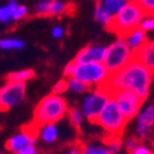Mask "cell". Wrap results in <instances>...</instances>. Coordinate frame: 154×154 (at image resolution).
Returning a JSON list of instances; mask_svg holds the SVG:
<instances>
[{
  "mask_svg": "<svg viewBox=\"0 0 154 154\" xmlns=\"http://www.w3.org/2000/svg\"><path fill=\"white\" fill-rule=\"evenodd\" d=\"M37 137H38V127L35 126L33 123H31L30 126L25 127L19 133L10 137L8 139L5 147L9 152L15 153L17 149H20L23 146L30 144V143H35Z\"/></svg>",
  "mask_w": 154,
  "mask_h": 154,
  "instance_id": "10",
  "label": "cell"
},
{
  "mask_svg": "<svg viewBox=\"0 0 154 154\" xmlns=\"http://www.w3.org/2000/svg\"><path fill=\"white\" fill-rule=\"evenodd\" d=\"M137 125L152 128L154 125V105H149L143 110H139L137 115Z\"/></svg>",
  "mask_w": 154,
  "mask_h": 154,
  "instance_id": "16",
  "label": "cell"
},
{
  "mask_svg": "<svg viewBox=\"0 0 154 154\" xmlns=\"http://www.w3.org/2000/svg\"><path fill=\"white\" fill-rule=\"evenodd\" d=\"M131 154H154V153H153V150L150 148H148V147H146L143 144H139L134 150L131 152Z\"/></svg>",
  "mask_w": 154,
  "mask_h": 154,
  "instance_id": "33",
  "label": "cell"
},
{
  "mask_svg": "<svg viewBox=\"0 0 154 154\" xmlns=\"http://www.w3.org/2000/svg\"><path fill=\"white\" fill-rule=\"evenodd\" d=\"M111 96L112 93L109 90L106 85L97 86L93 90H89L82 102V112L84 117L90 122H95V120L97 119L100 112L104 110Z\"/></svg>",
  "mask_w": 154,
  "mask_h": 154,
  "instance_id": "6",
  "label": "cell"
},
{
  "mask_svg": "<svg viewBox=\"0 0 154 154\" xmlns=\"http://www.w3.org/2000/svg\"><path fill=\"white\" fill-rule=\"evenodd\" d=\"M112 97L116 100L117 105L123 113V116L130 121L134 119L143 104V99L130 90H116L112 91Z\"/></svg>",
  "mask_w": 154,
  "mask_h": 154,
  "instance_id": "9",
  "label": "cell"
},
{
  "mask_svg": "<svg viewBox=\"0 0 154 154\" xmlns=\"http://www.w3.org/2000/svg\"><path fill=\"white\" fill-rule=\"evenodd\" d=\"M67 84H68V90L73 94H84V93H88L91 89V88H89L86 84H84L83 82L73 78V76H68Z\"/></svg>",
  "mask_w": 154,
  "mask_h": 154,
  "instance_id": "21",
  "label": "cell"
},
{
  "mask_svg": "<svg viewBox=\"0 0 154 154\" xmlns=\"http://www.w3.org/2000/svg\"><path fill=\"white\" fill-rule=\"evenodd\" d=\"M107 47L105 46H86L75 56V63H104Z\"/></svg>",
  "mask_w": 154,
  "mask_h": 154,
  "instance_id": "11",
  "label": "cell"
},
{
  "mask_svg": "<svg viewBox=\"0 0 154 154\" xmlns=\"http://www.w3.org/2000/svg\"><path fill=\"white\" fill-rule=\"evenodd\" d=\"M9 6H10V10H11V19H12V21L22 20V19H25L29 15V9L25 5L17 4L15 0H10Z\"/></svg>",
  "mask_w": 154,
  "mask_h": 154,
  "instance_id": "18",
  "label": "cell"
},
{
  "mask_svg": "<svg viewBox=\"0 0 154 154\" xmlns=\"http://www.w3.org/2000/svg\"><path fill=\"white\" fill-rule=\"evenodd\" d=\"M127 122L128 120L121 112L116 100L111 96L94 123L99 125L109 136H121L125 131Z\"/></svg>",
  "mask_w": 154,
  "mask_h": 154,
  "instance_id": "4",
  "label": "cell"
},
{
  "mask_svg": "<svg viewBox=\"0 0 154 154\" xmlns=\"http://www.w3.org/2000/svg\"><path fill=\"white\" fill-rule=\"evenodd\" d=\"M139 5L146 11V14H154V0H140Z\"/></svg>",
  "mask_w": 154,
  "mask_h": 154,
  "instance_id": "32",
  "label": "cell"
},
{
  "mask_svg": "<svg viewBox=\"0 0 154 154\" xmlns=\"http://www.w3.org/2000/svg\"><path fill=\"white\" fill-rule=\"evenodd\" d=\"M64 33H66V31H64V29L62 26H54L52 29V37L53 38H57V40L62 38L64 36Z\"/></svg>",
  "mask_w": 154,
  "mask_h": 154,
  "instance_id": "34",
  "label": "cell"
},
{
  "mask_svg": "<svg viewBox=\"0 0 154 154\" xmlns=\"http://www.w3.org/2000/svg\"><path fill=\"white\" fill-rule=\"evenodd\" d=\"M68 102L62 95L49 94L37 104L33 111L32 123L40 127L46 123H56L68 113Z\"/></svg>",
  "mask_w": 154,
  "mask_h": 154,
  "instance_id": "2",
  "label": "cell"
},
{
  "mask_svg": "<svg viewBox=\"0 0 154 154\" xmlns=\"http://www.w3.org/2000/svg\"><path fill=\"white\" fill-rule=\"evenodd\" d=\"M69 9V5L67 3H64L63 0H53L52 4V16L54 15H60L67 12Z\"/></svg>",
  "mask_w": 154,
  "mask_h": 154,
  "instance_id": "25",
  "label": "cell"
},
{
  "mask_svg": "<svg viewBox=\"0 0 154 154\" xmlns=\"http://www.w3.org/2000/svg\"><path fill=\"white\" fill-rule=\"evenodd\" d=\"M133 58H134V53L125 42V38L119 37L116 41L112 42L107 47L104 64L107 68L109 73L112 74L115 72L120 70L122 67H125Z\"/></svg>",
  "mask_w": 154,
  "mask_h": 154,
  "instance_id": "7",
  "label": "cell"
},
{
  "mask_svg": "<svg viewBox=\"0 0 154 154\" xmlns=\"http://www.w3.org/2000/svg\"><path fill=\"white\" fill-rule=\"evenodd\" d=\"M52 4L53 0H40L33 8L35 15L40 17L52 16Z\"/></svg>",
  "mask_w": 154,
  "mask_h": 154,
  "instance_id": "20",
  "label": "cell"
},
{
  "mask_svg": "<svg viewBox=\"0 0 154 154\" xmlns=\"http://www.w3.org/2000/svg\"><path fill=\"white\" fill-rule=\"evenodd\" d=\"M134 58L144 64L154 76V41H147L138 51H136Z\"/></svg>",
  "mask_w": 154,
  "mask_h": 154,
  "instance_id": "12",
  "label": "cell"
},
{
  "mask_svg": "<svg viewBox=\"0 0 154 154\" xmlns=\"http://www.w3.org/2000/svg\"><path fill=\"white\" fill-rule=\"evenodd\" d=\"M67 154H84V148H79V147H75L68 150Z\"/></svg>",
  "mask_w": 154,
  "mask_h": 154,
  "instance_id": "35",
  "label": "cell"
},
{
  "mask_svg": "<svg viewBox=\"0 0 154 154\" xmlns=\"http://www.w3.org/2000/svg\"><path fill=\"white\" fill-rule=\"evenodd\" d=\"M70 76L83 82L89 88H97V86L106 85L110 73L104 63H75L74 62L73 72Z\"/></svg>",
  "mask_w": 154,
  "mask_h": 154,
  "instance_id": "5",
  "label": "cell"
},
{
  "mask_svg": "<svg viewBox=\"0 0 154 154\" xmlns=\"http://www.w3.org/2000/svg\"><path fill=\"white\" fill-rule=\"evenodd\" d=\"M14 154H40V153L37 152L35 143H30V144H26V146L21 147L20 149H17Z\"/></svg>",
  "mask_w": 154,
  "mask_h": 154,
  "instance_id": "30",
  "label": "cell"
},
{
  "mask_svg": "<svg viewBox=\"0 0 154 154\" xmlns=\"http://www.w3.org/2000/svg\"><path fill=\"white\" fill-rule=\"evenodd\" d=\"M3 2H10V0H3Z\"/></svg>",
  "mask_w": 154,
  "mask_h": 154,
  "instance_id": "38",
  "label": "cell"
},
{
  "mask_svg": "<svg viewBox=\"0 0 154 154\" xmlns=\"http://www.w3.org/2000/svg\"><path fill=\"white\" fill-rule=\"evenodd\" d=\"M139 27L142 29L144 32L154 31V14H146L143 20L140 21Z\"/></svg>",
  "mask_w": 154,
  "mask_h": 154,
  "instance_id": "27",
  "label": "cell"
},
{
  "mask_svg": "<svg viewBox=\"0 0 154 154\" xmlns=\"http://www.w3.org/2000/svg\"><path fill=\"white\" fill-rule=\"evenodd\" d=\"M125 42L127 46L131 48V51L134 53L136 51H138L146 42H147V32H144L140 27H137L130 32H127L125 36Z\"/></svg>",
  "mask_w": 154,
  "mask_h": 154,
  "instance_id": "13",
  "label": "cell"
},
{
  "mask_svg": "<svg viewBox=\"0 0 154 154\" xmlns=\"http://www.w3.org/2000/svg\"><path fill=\"white\" fill-rule=\"evenodd\" d=\"M25 42L20 38L14 37H4L0 38V49L3 51H11V49H22L25 48Z\"/></svg>",
  "mask_w": 154,
  "mask_h": 154,
  "instance_id": "19",
  "label": "cell"
},
{
  "mask_svg": "<svg viewBox=\"0 0 154 154\" xmlns=\"http://www.w3.org/2000/svg\"><path fill=\"white\" fill-rule=\"evenodd\" d=\"M84 154H111L105 146L89 144L84 147Z\"/></svg>",
  "mask_w": 154,
  "mask_h": 154,
  "instance_id": "26",
  "label": "cell"
},
{
  "mask_svg": "<svg viewBox=\"0 0 154 154\" xmlns=\"http://www.w3.org/2000/svg\"><path fill=\"white\" fill-rule=\"evenodd\" d=\"M38 137L45 143H54L58 139V128L56 123H46L38 127Z\"/></svg>",
  "mask_w": 154,
  "mask_h": 154,
  "instance_id": "14",
  "label": "cell"
},
{
  "mask_svg": "<svg viewBox=\"0 0 154 154\" xmlns=\"http://www.w3.org/2000/svg\"><path fill=\"white\" fill-rule=\"evenodd\" d=\"M68 91V84H67V79H63V80H59L58 83H56L52 88V93L53 94H63V93H66Z\"/></svg>",
  "mask_w": 154,
  "mask_h": 154,
  "instance_id": "29",
  "label": "cell"
},
{
  "mask_svg": "<svg viewBox=\"0 0 154 154\" xmlns=\"http://www.w3.org/2000/svg\"><path fill=\"white\" fill-rule=\"evenodd\" d=\"M146 16V11L139 5V3L128 2L119 14L113 16V20L107 30L115 32L119 37H123L127 32H130L139 27L140 21Z\"/></svg>",
  "mask_w": 154,
  "mask_h": 154,
  "instance_id": "3",
  "label": "cell"
},
{
  "mask_svg": "<svg viewBox=\"0 0 154 154\" xmlns=\"http://www.w3.org/2000/svg\"><path fill=\"white\" fill-rule=\"evenodd\" d=\"M152 80L153 73L138 59L133 58L120 70L110 74L106 86L111 93L116 90H130L146 100Z\"/></svg>",
  "mask_w": 154,
  "mask_h": 154,
  "instance_id": "1",
  "label": "cell"
},
{
  "mask_svg": "<svg viewBox=\"0 0 154 154\" xmlns=\"http://www.w3.org/2000/svg\"><path fill=\"white\" fill-rule=\"evenodd\" d=\"M10 21H12V19H11V10H10L9 4L0 6V22L8 25L10 23Z\"/></svg>",
  "mask_w": 154,
  "mask_h": 154,
  "instance_id": "28",
  "label": "cell"
},
{
  "mask_svg": "<svg viewBox=\"0 0 154 154\" xmlns=\"http://www.w3.org/2000/svg\"><path fill=\"white\" fill-rule=\"evenodd\" d=\"M139 144H140L139 143V139L137 137H131V138H127L125 140V148L127 149V152H130V153L132 150H134Z\"/></svg>",
  "mask_w": 154,
  "mask_h": 154,
  "instance_id": "31",
  "label": "cell"
},
{
  "mask_svg": "<svg viewBox=\"0 0 154 154\" xmlns=\"http://www.w3.org/2000/svg\"><path fill=\"white\" fill-rule=\"evenodd\" d=\"M127 3H128V0H96V4H99L112 17L116 14H119L120 10Z\"/></svg>",
  "mask_w": 154,
  "mask_h": 154,
  "instance_id": "15",
  "label": "cell"
},
{
  "mask_svg": "<svg viewBox=\"0 0 154 154\" xmlns=\"http://www.w3.org/2000/svg\"><path fill=\"white\" fill-rule=\"evenodd\" d=\"M104 146L107 148V150L111 154H116L122 149L123 142L121 140L120 136H109L107 139H105V143Z\"/></svg>",
  "mask_w": 154,
  "mask_h": 154,
  "instance_id": "23",
  "label": "cell"
},
{
  "mask_svg": "<svg viewBox=\"0 0 154 154\" xmlns=\"http://www.w3.org/2000/svg\"><path fill=\"white\" fill-rule=\"evenodd\" d=\"M94 19L100 23V25H102V26H105L106 29H109L110 27V25H111V22H112V20H113V17L110 15V14H107V12L102 9L99 4H96L95 5V10H94Z\"/></svg>",
  "mask_w": 154,
  "mask_h": 154,
  "instance_id": "22",
  "label": "cell"
},
{
  "mask_svg": "<svg viewBox=\"0 0 154 154\" xmlns=\"http://www.w3.org/2000/svg\"><path fill=\"white\" fill-rule=\"evenodd\" d=\"M68 113H69V120H70V123L75 127V128H80L82 126V122H83V119H84V115L82 112V110L79 109H75V107H72L68 110Z\"/></svg>",
  "mask_w": 154,
  "mask_h": 154,
  "instance_id": "24",
  "label": "cell"
},
{
  "mask_svg": "<svg viewBox=\"0 0 154 154\" xmlns=\"http://www.w3.org/2000/svg\"><path fill=\"white\" fill-rule=\"evenodd\" d=\"M32 78H35V70L32 69H21L16 72H11L5 76L6 82H19V83L29 82Z\"/></svg>",
  "mask_w": 154,
  "mask_h": 154,
  "instance_id": "17",
  "label": "cell"
},
{
  "mask_svg": "<svg viewBox=\"0 0 154 154\" xmlns=\"http://www.w3.org/2000/svg\"><path fill=\"white\" fill-rule=\"evenodd\" d=\"M0 154H4V153H2V152H0Z\"/></svg>",
  "mask_w": 154,
  "mask_h": 154,
  "instance_id": "39",
  "label": "cell"
},
{
  "mask_svg": "<svg viewBox=\"0 0 154 154\" xmlns=\"http://www.w3.org/2000/svg\"><path fill=\"white\" fill-rule=\"evenodd\" d=\"M152 150H153V153H154V142H153V146H152Z\"/></svg>",
  "mask_w": 154,
  "mask_h": 154,
  "instance_id": "37",
  "label": "cell"
},
{
  "mask_svg": "<svg viewBox=\"0 0 154 154\" xmlns=\"http://www.w3.org/2000/svg\"><path fill=\"white\" fill-rule=\"evenodd\" d=\"M26 97V84L6 82L0 86V111H8L20 105Z\"/></svg>",
  "mask_w": 154,
  "mask_h": 154,
  "instance_id": "8",
  "label": "cell"
},
{
  "mask_svg": "<svg viewBox=\"0 0 154 154\" xmlns=\"http://www.w3.org/2000/svg\"><path fill=\"white\" fill-rule=\"evenodd\" d=\"M128 2H133V3H139L140 0H128Z\"/></svg>",
  "mask_w": 154,
  "mask_h": 154,
  "instance_id": "36",
  "label": "cell"
}]
</instances>
